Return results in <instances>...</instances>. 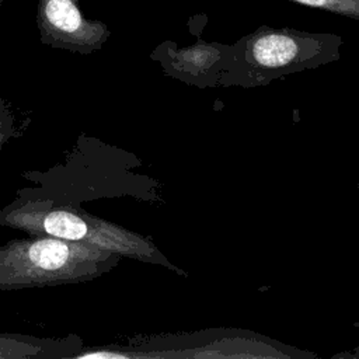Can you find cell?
<instances>
[{
  "instance_id": "obj_1",
  "label": "cell",
  "mask_w": 359,
  "mask_h": 359,
  "mask_svg": "<svg viewBox=\"0 0 359 359\" xmlns=\"http://www.w3.org/2000/svg\"><path fill=\"white\" fill-rule=\"evenodd\" d=\"M342 36L289 27L261 25L230 45L220 86H265L279 77L317 69L341 57Z\"/></svg>"
},
{
  "instance_id": "obj_2",
  "label": "cell",
  "mask_w": 359,
  "mask_h": 359,
  "mask_svg": "<svg viewBox=\"0 0 359 359\" xmlns=\"http://www.w3.org/2000/svg\"><path fill=\"white\" fill-rule=\"evenodd\" d=\"M122 257L80 241L31 236L0 245V290L70 285L114 269Z\"/></svg>"
},
{
  "instance_id": "obj_3",
  "label": "cell",
  "mask_w": 359,
  "mask_h": 359,
  "mask_svg": "<svg viewBox=\"0 0 359 359\" xmlns=\"http://www.w3.org/2000/svg\"><path fill=\"white\" fill-rule=\"evenodd\" d=\"M0 222L28 236H52L114 251L121 257L165 265L178 272L144 237L69 203L17 201L0 212Z\"/></svg>"
},
{
  "instance_id": "obj_4",
  "label": "cell",
  "mask_w": 359,
  "mask_h": 359,
  "mask_svg": "<svg viewBox=\"0 0 359 359\" xmlns=\"http://www.w3.org/2000/svg\"><path fill=\"white\" fill-rule=\"evenodd\" d=\"M229 57L230 45L201 38L185 48L174 41H164L151 53V59L163 66L165 74L199 88L220 86Z\"/></svg>"
},
{
  "instance_id": "obj_5",
  "label": "cell",
  "mask_w": 359,
  "mask_h": 359,
  "mask_svg": "<svg viewBox=\"0 0 359 359\" xmlns=\"http://www.w3.org/2000/svg\"><path fill=\"white\" fill-rule=\"evenodd\" d=\"M43 42L79 52L100 48L109 32L102 24L86 21L72 0H46L41 6Z\"/></svg>"
},
{
  "instance_id": "obj_6",
  "label": "cell",
  "mask_w": 359,
  "mask_h": 359,
  "mask_svg": "<svg viewBox=\"0 0 359 359\" xmlns=\"http://www.w3.org/2000/svg\"><path fill=\"white\" fill-rule=\"evenodd\" d=\"M83 349L76 335L41 338L20 334H0V359H67Z\"/></svg>"
},
{
  "instance_id": "obj_7",
  "label": "cell",
  "mask_w": 359,
  "mask_h": 359,
  "mask_svg": "<svg viewBox=\"0 0 359 359\" xmlns=\"http://www.w3.org/2000/svg\"><path fill=\"white\" fill-rule=\"evenodd\" d=\"M297 4L320 8L341 17L359 20V0H290Z\"/></svg>"
},
{
  "instance_id": "obj_8",
  "label": "cell",
  "mask_w": 359,
  "mask_h": 359,
  "mask_svg": "<svg viewBox=\"0 0 359 359\" xmlns=\"http://www.w3.org/2000/svg\"><path fill=\"white\" fill-rule=\"evenodd\" d=\"M0 3H1V0H0Z\"/></svg>"
}]
</instances>
